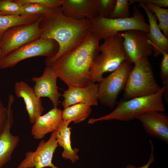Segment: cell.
Segmentation results:
<instances>
[{
  "instance_id": "6da1fadb",
  "label": "cell",
  "mask_w": 168,
  "mask_h": 168,
  "mask_svg": "<svg viewBox=\"0 0 168 168\" xmlns=\"http://www.w3.org/2000/svg\"><path fill=\"white\" fill-rule=\"evenodd\" d=\"M39 28L40 38L53 39L59 46L54 56L45 60L46 66H50L58 57L79 46L93 33L90 20H77L66 16L61 7L42 14Z\"/></svg>"
},
{
  "instance_id": "7a4b0ae2",
  "label": "cell",
  "mask_w": 168,
  "mask_h": 168,
  "mask_svg": "<svg viewBox=\"0 0 168 168\" xmlns=\"http://www.w3.org/2000/svg\"><path fill=\"white\" fill-rule=\"evenodd\" d=\"M98 36L91 34L81 44L56 58L51 67L68 87H82L91 84L90 71L99 53Z\"/></svg>"
},
{
  "instance_id": "3957f363",
  "label": "cell",
  "mask_w": 168,
  "mask_h": 168,
  "mask_svg": "<svg viewBox=\"0 0 168 168\" xmlns=\"http://www.w3.org/2000/svg\"><path fill=\"white\" fill-rule=\"evenodd\" d=\"M165 89L163 86L153 95L138 97L127 100H120L117 103V106L110 113L97 119L91 118L89 124L98 121L115 119L128 121L136 119L140 115L149 111L163 112L165 111L163 101Z\"/></svg>"
},
{
  "instance_id": "277c9868",
  "label": "cell",
  "mask_w": 168,
  "mask_h": 168,
  "mask_svg": "<svg viewBox=\"0 0 168 168\" xmlns=\"http://www.w3.org/2000/svg\"><path fill=\"white\" fill-rule=\"evenodd\" d=\"M123 39L118 35L104 40L99 47V53L90 71L91 84L99 83L105 72H113L128 58L123 45Z\"/></svg>"
},
{
  "instance_id": "5b68a950",
  "label": "cell",
  "mask_w": 168,
  "mask_h": 168,
  "mask_svg": "<svg viewBox=\"0 0 168 168\" xmlns=\"http://www.w3.org/2000/svg\"><path fill=\"white\" fill-rule=\"evenodd\" d=\"M90 21L92 32L100 40L117 36L121 31L135 30L148 33L149 31V24L135 5L133 7V16L129 17L110 19L97 16Z\"/></svg>"
},
{
  "instance_id": "8992f818",
  "label": "cell",
  "mask_w": 168,
  "mask_h": 168,
  "mask_svg": "<svg viewBox=\"0 0 168 168\" xmlns=\"http://www.w3.org/2000/svg\"><path fill=\"white\" fill-rule=\"evenodd\" d=\"M124 89L126 97L130 99L149 96L161 88L154 77L147 57H143L134 63Z\"/></svg>"
},
{
  "instance_id": "52a82bcc",
  "label": "cell",
  "mask_w": 168,
  "mask_h": 168,
  "mask_svg": "<svg viewBox=\"0 0 168 168\" xmlns=\"http://www.w3.org/2000/svg\"><path fill=\"white\" fill-rule=\"evenodd\" d=\"M59 45L55 40L39 38L11 52L0 60V69L12 68L20 61L29 58L44 56L51 58L58 53Z\"/></svg>"
},
{
  "instance_id": "ba28073f",
  "label": "cell",
  "mask_w": 168,
  "mask_h": 168,
  "mask_svg": "<svg viewBox=\"0 0 168 168\" xmlns=\"http://www.w3.org/2000/svg\"><path fill=\"white\" fill-rule=\"evenodd\" d=\"M133 67L126 61L98 83V100L102 105L111 109L117 104L120 92L124 89Z\"/></svg>"
},
{
  "instance_id": "9c48e42d",
  "label": "cell",
  "mask_w": 168,
  "mask_h": 168,
  "mask_svg": "<svg viewBox=\"0 0 168 168\" xmlns=\"http://www.w3.org/2000/svg\"><path fill=\"white\" fill-rule=\"evenodd\" d=\"M40 18L32 24L14 26L5 32L0 45L1 59L20 46L40 38Z\"/></svg>"
},
{
  "instance_id": "30bf717a",
  "label": "cell",
  "mask_w": 168,
  "mask_h": 168,
  "mask_svg": "<svg viewBox=\"0 0 168 168\" xmlns=\"http://www.w3.org/2000/svg\"><path fill=\"white\" fill-rule=\"evenodd\" d=\"M117 35L123 39V45L128 58L131 64L143 57L151 56L152 46L147 32L138 30H130Z\"/></svg>"
},
{
  "instance_id": "8fae6325",
  "label": "cell",
  "mask_w": 168,
  "mask_h": 168,
  "mask_svg": "<svg viewBox=\"0 0 168 168\" xmlns=\"http://www.w3.org/2000/svg\"><path fill=\"white\" fill-rule=\"evenodd\" d=\"M58 145L55 130L47 141L44 140L40 141L35 151L26 152L25 158L17 168H59L52 162L54 154Z\"/></svg>"
},
{
  "instance_id": "7c38bea8",
  "label": "cell",
  "mask_w": 168,
  "mask_h": 168,
  "mask_svg": "<svg viewBox=\"0 0 168 168\" xmlns=\"http://www.w3.org/2000/svg\"><path fill=\"white\" fill-rule=\"evenodd\" d=\"M58 76L51 66H46L43 74L40 77H33L31 80L35 82L33 89L39 97H47L51 101L54 107H57L59 99L62 95L58 90L57 84Z\"/></svg>"
},
{
  "instance_id": "4fadbf2b",
  "label": "cell",
  "mask_w": 168,
  "mask_h": 168,
  "mask_svg": "<svg viewBox=\"0 0 168 168\" xmlns=\"http://www.w3.org/2000/svg\"><path fill=\"white\" fill-rule=\"evenodd\" d=\"M151 136L168 143V116L161 112L149 111L136 118Z\"/></svg>"
},
{
  "instance_id": "5bb4252c",
  "label": "cell",
  "mask_w": 168,
  "mask_h": 168,
  "mask_svg": "<svg viewBox=\"0 0 168 168\" xmlns=\"http://www.w3.org/2000/svg\"><path fill=\"white\" fill-rule=\"evenodd\" d=\"M14 100L13 96H9L7 122L3 132L0 135V168H2L10 160L12 154L20 140L18 136L12 135L10 131L14 122L12 107Z\"/></svg>"
},
{
  "instance_id": "9a60e30c",
  "label": "cell",
  "mask_w": 168,
  "mask_h": 168,
  "mask_svg": "<svg viewBox=\"0 0 168 168\" xmlns=\"http://www.w3.org/2000/svg\"><path fill=\"white\" fill-rule=\"evenodd\" d=\"M98 84H91L82 87H68L62 96V102L64 108L78 103H83L90 106L98 104Z\"/></svg>"
},
{
  "instance_id": "2e32d148",
  "label": "cell",
  "mask_w": 168,
  "mask_h": 168,
  "mask_svg": "<svg viewBox=\"0 0 168 168\" xmlns=\"http://www.w3.org/2000/svg\"><path fill=\"white\" fill-rule=\"evenodd\" d=\"M14 89L16 96L23 100L30 123L33 124L44 110L41 98L36 95L33 88L24 81L16 82Z\"/></svg>"
},
{
  "instance_id": "e0dca14e",
  "label": "cell",
  "mask_w": 168,
  "mask_h": 168,
  "mask_svg": "<svg viewBox=\"0 0 168 168\" xmlns=\"http://www.w3.org/2000/svg\"><path fill=\"white\" fill-rule=\"evenodd\" d=\"M97 0H64L61 9L66 16L77 20L90 21L97 16Z\"/></svg>"
},
{
  "instance_id": "ac0fdd59",
  "label": "cell",
  "mask_w": 168,
  "mask_h": 168,
  "mask_svg": "<svg viewBox=\"0 0 168 168\" xmlns=\"http://www.w3.org/2000/svg\"><path fill=\"white\" fill-rule=\"evenodd\" d=\"M63 121L62 110L54 107L36 119L33 124L31 134L35 139H42L47 133L56 130Z\"/></svg>"
},
{
  "instance_id": "d6986e66",
  "label": "cell",
  "mask_w": 168,
  "mask_h": 168,
  "mask_svg": "<svg viewBox=\"0 0 168 168\" xmlns=\"http://www.w3.org/2000/svg\"><path fill=\"white\" fill-rule=\"evenodd\" d=\"M138 7L142 8L145 12L149 22V31L147 33L153 47V55L157 57L163 52H168V38L162 33L158 26L157 18L153 13L143 2H139Z\"/></svg>"
},
{
  "instance_id": "ffe728a7",
  "label": "cell",
  "mask_w": 168,
  "mask_h": 168,
  "mask_svg": "<svg viewBox=\"0 0 168 168\" xmlns=\"http://www.w3.org/2000/svg\"><path fill=\"white\" fill-rule=\"evenodd\" d=\"M71 122L63 121L56 130V137L58 145L62 147L63 149L62 153V157L70 160L73 163L79 159L77 154L79 149L72 148L71 145L70 129L71 128L68 127Z\"/></svg>"
},
{
  "instance_id": "44dd1931",
  "label": "cell",
  "mask_w": 168,
  "mask_h": 168,
  "mask_svg": "<svg viewBox=\"0 0 168 168\" xmlns=\"http://www.w3.org/2000/svg\"><path fill=\"white\" fill-rule=\"evenodd\" d=\"M42 15H0V45L5 33L9 28L16 25L33 23L38 20Z\"/></svg>"
},
{
  "instance_id": "7402d4cb",
  "label": "cell",
  "mask_w": 168,
  "mask_h": 168,
  "mask_svg": "<svg viewBox=\"0 0 168 168\" xmlns=\"http://www.w3.org/2000/svg\"><path fill=\"white\" fill-rule=\"evenodd\" d=\"M91 112V106L78 103L64 108L62 111L63 121H70L79 123L86 119Z\"/></svg>"
},
{
  "instance_id": "603a6c76",
  "label": "cell",
  "mask_w": 168,
  "mask_h": 168,
  "mask_svg": "<svg viewBox=\"0 0 168 168\" xmlns=\"http://www.w3.org/2000/svg\"><path fill=\"white\" fill-rule=\"evenodd\" d=\"M144 3L151 11L155 14L159 21L158 27L162 31L164 35L168 38V9L158 7L150 3Z\"/></svg>"
},
{
  "instance_id": "cb8c5ba5",
  "label": "cell",
  "mask_w": 168,
  "mask_h": 168,
  "mask_svg": "<svg viewBox=\"0 0 168 168\" xmlns=\"http://www.w3.org/2000/svg\"><path fill=\"white\" fill-rule=\"evenodd\" d=\"M0 12L4 15L21 16L22 5L13 0H0Z\"/></svg>"
},
{
  "instance_id": "d4e9b609",
  "label": "cell",
  "mask_w": 168,
  "mask_h": 168,
  "mask_svg": "<svg viewBox=\"0 0 168 168\" xmlns=\"http://www.w3.org/2000/svg\"><path fill=\"white\" fill-rule=\"evenodd\" d=\"M129 1V0H116L109 18H124L130 17Z\"/></svg>"
},
{
  "instance_id": "484cf974",
  "label": "cell",
  "mask_w": 168,
  "mask_h": 168,
  "mask_svg": "<svg viewBox=\"0 0 168 168\" xmlns=\"http://www.w3.org/2000/svg\"><path fill=\"white\" fill-rule=\"evenodd\" d=\"M54 9L36 3L25 4L22 5V13L21 16L42 15L49 13Z\"/></svg>"
},
{
  "instance_id": "4316f807",
  "label": "cell",
  "mask_w": 168,
  "mask_h": 168,
  "mask_svg": "<svg viewBox=\"0 0 168 168\" xmlns=\"http://www.w3.org/2000/svg\"><path fill=\"white\" fill-rule=\"evenodd\" d=\"M116 0H97V16L109 18L115 7Z\"/></svg>"
},
{
  "instance_id": "83f0119b",
  "label": "cell",
  "mask_w": 168,
  "mask_h": 168,
  "mask_svg": "<svg viewBox=\"0 0 168 168\" xmlns=\"http://www.w3.org/2000/svg\"><path fill=\"white\" fill-rule=\"evenodd\" d=\"M163 58L160 65V76L162 80L163 87L165 89L164 96L168 97V53L162 52Z\"/></svg>"
},
{
  "instance_id": "f1b7e54d",
  "label": "cell",
  "mask_w": 168,
  "mask_h": 168,
  "mask_svg": "<svg viewBox=\"0 0 168 168\" xmlns=\"http://www.w3.org/2000/svg\"><path fill=\"white\" fill-rule=\"evenodd\" d=\"M21 5L27 3H34L43 5L51 9L61 7L64 0H13Z\"/></svg>"
},
{
  "instance_id": "f546056e",
  "label": "cell",
  "mask_w": 168,
  "mask_h": 168,
  "mask_svg": "<svg viewBox=\"0 0 168 168\" xmlns=\"http://www.w3.org/2000/svg\"><path fill=\"white\" fill-rule=\"evenodd\" d=\"M8 117V109L5 107L0 98V135L6 126Z\"/></svg>"
},
{
  "instance_id": "4dcf8cb0",
  "label": "cell",
  "mask_w": 168,
  "mask_h": 168,
  "mask_svg": "<svg viewBox=\"0 0 168 168\" xmlns=\"http://www.w3.org/2000/svg\"><path fill=\"white\" fill-rule=\"evenodd\" d=\"M137 2L150 3L158 7L163 8L168 7V0H129V1L130 5Z\"/></svg>"
},
{
  "instance_id": "1f68e13d",
  "label": "cell",
  "mask_w": 168,
  "mask_h": 168,
  "mask_svg": "<svg viewBox=\"0 0 168 168\" xmlns=\"http://www.w3.org/2000/svg\"><path fill=\"white\" fill-rule=\"evenodd\" d=\"M149 142L150 144L151 151L150 157L147 162L145 165L140 167H136L133 165L129 164L125 168H149L150 166L155 161V157L154 154V146L151 140H150Z\"/></svg>"
},
{
  "instance_id": "d6a6232c",
  "label": "cell",
  "mask_w": 168,
  "mask_h": 168,
  "mask_svg": "<svg viewBox=\"0 0 168 168\" xmlns=\"http://www.w3.org/2000/svg\"><path fill=\"white\" fill-rule=\"evenodd\" d=\"M1 50L0 49V60L1 59Z\"/></svg>"
},
{
  "instance_id": "836d02e7",
  "label": "cell",
  "mask_w": 168,
  "mask_h": 168,
  "mask_svg": "<svg viewBox=\"0 0 168 168\" xmlns=\"http://www.w3.org/2000/svg\"><path fill=\"white\" fill-rule=\"evenodd\" d=\"M0 15H4L2 13L0 12Z\"/></svg>"
}]
</instances>
